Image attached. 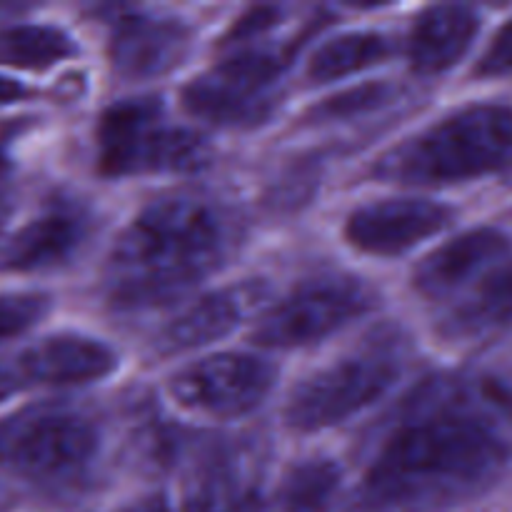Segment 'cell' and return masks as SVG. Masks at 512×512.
<instances>
[{"label":"cell","mask_w":512,"mask_h":512,"mask_svg":"<svg viewBox=\"0 0 512 512\" xmlns=\"http://www.w3.org/2000/svg\"><path fill=\"white\" fill-rule=\"evenodd\" d=\"M512 323V265H498L483 275L473 295L450 315L453 333L473 335Z\"/></svg>","instance_id":"ac0fdd59"},{"label":"cell","mask_w":512,"mask_h":512,"mask_svg":"<svg viewBox=\"0 0 512 512\" xmlns=\"http://www.w3.org/2000/svg\"><path fill=\"white\" fill-rule=\"evenodd\" d=\"M283 58L273 53H240L198 75L183 90V105L218 125H255L275 108Z\"/></svg>","instance_id":"ba28073f"},{"label":"cell","mask_w":512,"mask_h":512,"mask_svg":"<svg viewBox=\"0 0 512 512\" xmlns=\"http://www.w3.org/2000/svg\"><path fill=\"white\" fill-rule=\"evenodd\" d=\"M273 368L253 355L220 353L198 360L173 375L170 393L190 413L208 418H240L268 398Z\"/></svg>","instance_id":"9c48e42d"},{"label":"cell","mask_w":512,"mask_h":512,"mask_svg":"<svg viewBox=\"0 0 512 512\" xmlns=\"http://www.w3.org/2000/svg\"><path fill=\"white\" fill-rule=\"evenodd\" d=\"M390 45L378 33H348L325 43L308 65V78L315 83H330L345 75L378 65L388 58Z\"/></svg>","instance_id":"d6986e66"},{"label":"cell","mask_w":512,"mask_h":512,"mask_svg":"<svg viewBox=\"0 0 512 512\" xmlns=\"http://www.w3.org/2000/svg\"><path fill=\"white\" fill-rule=\"evenodd\" d=\"M450 208L430 200H383L355 210L345 223V238L368 255H400L450 223Z\"/></svg>","instance_id":"30bf717a"},{"label":"cell","mask_w":512,"mask_h":512,"mask_svg":"<svg viewBox=\"0 0 512 512\" xmlns=\"http://www.w3.org/2000/svg\"><path fill=\"white\" fill-rule=\"evenodd\" d=\"M508 168H512V108L478 103L385 153L378 175L388 183L440 185Z\"/></svg>","instance_id":"3957f363"},{"label":"cell","mask_w":512,"mask_h":512,"mask_svg":"<svg viewBox=\"0 0 512 512\" xmlns=\"http://www.w3.org/2000/svg\"><path fill=\"white\" fill-rule=\"evenodd\" d=\"M30 90L25 88L23 83L18 80H10L0 75V105H10V103H18V100L28 98Z\"/></svg>","instance_id":"d4e9b609"},{"label":"cell","mask_w":512,"mask_h":512,"mask_svg":"<svg viewBox=\"0 0 512 512\" xmlns=\"http://www.w3.org/2000/svg\"><path fill=\"white\" fill-rule=\"evenodd\" d=\"M183 512H263L258 463L240 450L205 460L185 485Z\"/></svg>","instance_id":"5bb4252c"},{"label":"cell","mask_w":512,"mask_h":512,"mask_svg":"<svg viewBox=\"0 0 512 512\" xmlns=\"http://www.w3.org/2000/svg\"><path fill=\"white\" fill-rule=\"evenodd\" d=\"M93 425L65 410H35L0 425V488L8 478L63 485L75 480L95 453ZM3 498V493H0Z\"/></svg>","instance_id":"5b68a950"},{"label":"cell","mask_w":512,"mask_h":512,"mask_svg":"<svg viewBox=\"0 0 512 512\" xmlns=\"http://www.w3.org/2000/svg\"><path fill=\"white\" fill-rule=\"evenodd\" d=\"M123 512H170V505L163 495H148V498L130 503L128 508H123Z\"/></svg>","instance_id":"484cf974"},{"label":"cell","mask_w":512,"mask_h":512,"mask_svg":"<svg viewBox=\"0 0 512 512\" xmlns=\"http://www.w3.org/2000/svg\"><path fill=\"white\" fill-rule=\"evenodd\" d=\"M23 385H80L115 370L113 350L85 335H53L30 345L15 360Z\"/></svg>","instance_id":"4fadbf2b"},{"label":"cell","mask_w":512,"mask_h":512,"mask_svg":"<svg viewBox=\"0 0 512 512\" xmlns=\"http://www.w3.org/2000/svg\"><path fill=\"white\" fill-rule=\"evenodd\" d=\"M190 50V28L175 18H128L110 40V60L120 78L145 80L170 73Z\"/></svg>","instance_id":"8fae6325"},{"label":"cell","mask_w":512,"mask_h":512,"mask_svg":"<svg viewBox=\"0 0 512 512\" xmlns=\"http://www.w3.org/2000/svg\"><path fill=\"white\" fill-rule=\"evenodd\" d=\"M475 73L480 78H500V75H512V20L495 33L490 40L488 50L480 55Z\"/></svg>","instance_id":"603a6c76"},{"label":"cell","mask_w":512,"mask_h":512,"mask_svg":"<svg viewBox=\"0 0 512 512\" xmlns=\"http://www.w3.org/2000/svg\"><path fill=\"white\" fill-rule=\"evenodd\" d=\"M208 163V145L193 130L170 125L158 103L135 100L110 108L98 128V165L105 175L190 173Z\"/></svg>","instance_id":"277c9868"},{"label":"cell","mask_w":512,"mask_h":512,"mask_svg":"<svg viewBox=\"0 0 512 512\" xmlns=\"http://www.w3.org/2000/svg\"><path fill=\"white\" fill-rule=\"evenodd\" d=\"M235 220L213 200L175 195L148 205L115 240L108 295L115 308L143 310L178 300L225 263Z\"/></svg>","instance_id":"6da1fadb"},{"label":"cell","mask_w":512,"mask_h":512,"mask_svg":"<svg viewBox=\"0 0 512 512\" xmlns=\"http://www.w3.org/2000/svg\"><path fill=\"white\" fill-rule=\"evenodd\" d=\"M373 308V293L353 278H328L300 285L265 310L253 338L265 348H300L323 340Z\"/></svg>","instance_id":"52a82bcc"},{"label":"cell","mask_w":512,"mask_h":512,"mask_svg":"<svg viewBox=\"0 0 512 512\" xmlns=\"http://www.w3.org/2000/svg\"><path fill=\"white\" fill-rule=\"evenodd\" d=\"M23 388V380H20L18 370H15L13 363H0V403H3L5 398H10V395L15 393V390Z\"/></svg>","instance_id":"cb8c5ba5"},{"label":"cell","mask_w":512,"mask_h":512,"mask_svg":"<svg viewBox=\"0 0 512 512\" xmlns=\"http://www.w3.org/2000/svg\"><path fill=\"white\" fill-rule=\"evenodd\" d=\"M85 238V218L73 208H50L0 243V270L30 273L65 263Z\"/></svg>","instance_id":"9a60e30c"},{"label":"cell","mask_w":512,"mask_h":512,"mask_svg":"<svg viewBox=\"0 0 512 512\" xmlns=\"http://www.w3.org/2000/svg\"><path fill=\"white\" fill-rule=\"evenodd\" d=\"M510 255V238L495 228H475L440 245L415 270V288L425 298H445Z\"/></svg>","instance_id":"7c38bea8"},{"label":"cell","mask_w":512,"mask_h":512,"mask_svg":"<svg viewBox=\"0 0 512 512\" xmlns=\"http://www.w3.org/2000/svg\"><path fill=\"white\" fill-rule=\"evenodd\" d=\"M75 45L68 33L50 25H15L0 30V63L23 70L53 68L70 58Z\"/></svg>","instance_id":"ffe728a7"},{"label":"cell","mask_w":512,"mask_h":512,"mask_svg":"<svg viewBox=\"0 0 512 512\" xmlns=\"http://www.w3.org/2000/svg\"><path fill=\"white\" fill-rule=\"evenodd\" d=\"M478 15L465 5H433L410 35V63L418 73L433 75L453 68L478 35Z\"/></svg>","instance_id":"e0dca14e"},{"label":"cell","mask_w":512,"mask_h":512,"mask_svg":"<svg viewBox=\"0 0 512 512\" xmlns=\"http://www.w3.org/2000/svg\"><path fill=\"white\" fill-rule=\"evenodd\" d=\"M338 485L330 463H303L290 470L278 493V512H325Z\"/></svg>","instance_id":"44dd1931"},{"label":"cell","mask_w":512,"mask_h":512,"mask_svg":"<svg viewBox=\"0 0 512 512\" xmlns=\"http://www.w3.org/2000/svg\"><path fill=\"white\" fill-rule=\"evenodd\" d=\"M505 463V445L478 415L445 410L400 428L365 475L373 508L413 510L473 493Z\"/></svg>","instance_id":"7a4b0ae2"},{"label":"cell","mask_w":512,"mask_h":512,"mask_svg":"<svg viewBox=\"0 0 512 512\" xmlns=\"http://www.w3.org/2000/svg\"><path fill=\"white\" fill-rule=\"evenodd\" d=\"M45 313H48V298L45 295H0V343L30 330Z\"/></svg>","instance_id":"7402d4cb"},{"label":"cell","mask_w":512,"mask_h":512,"mask_svg":"<svg viewBox=\"0 0 512 512\" xmlns=\"http://www.w3.org/2000/svg\"><path fill=\"white\" fill-rule=\"evenodd\" d=\"M398 368L380 353H358L305 378L285 405L290 428L313 433L333 428L383 398Z\"/></svg>","instance_id":"8992f818"},{"label":"cell","mask_w":512,"mask_h":512,"mask_svg":"<svg viewBox=\"0 0 512 512\" xmlns=\"http://www.w3.org/2000/svg\"><path fill=\"white\" fill-rule=\"evenodd\" d=\"M260 298H263V288L258 283L223 288L218 293L205 295L198 303L188 305L163 330L160 348L165 353H185V350L203 348L213 340H220L250 313L255 300Z\"/></svg>","instance_id":"2e32d148"},{"label":"cell","mask_w":512,"mask_h":512,"mask_svg":"<svg viewBox=\"0 0 512 512\" xmlns=\"http://www.w3.org/2000/svg\"><path fill=\"white\" fill-rule=\"evenodd\" d=\"M0 223H3V208H0Z\"/></svg>","instance_id":"4316f807"}]
</instances>
